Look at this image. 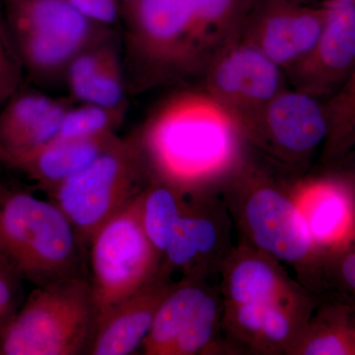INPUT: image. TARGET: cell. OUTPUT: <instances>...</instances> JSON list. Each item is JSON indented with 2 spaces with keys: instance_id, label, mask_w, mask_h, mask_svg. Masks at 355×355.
<instances>
[{
  "instance_id": "d4e9b609",
  "label": "cell",
  "mask_w": 355,
  "mask_h": 355,
  "mask_svg": "<svg viewBox=\"0 0 355 355\" xmlns=\"http://www.w3.org/2000/svg\"><path fill=\"white\" fill-rule=\"evenodd\" d=\"M123 119V110L85 104L67 110L57 139H91L113 135Z\"/></svg>"
},
{
  "instance_id": "e0dca14e",
  "label": "cell",
  "mask_w": 355,
  "mask_h": 355,
  "mask_svg": "<svg viewBox=\"0 0 355 355\" xmlns=\"http://www.w3.org/2000/svg\"><path fill=\"white\" fill-rule=\"evenodd\" d=\"M175 284L173 275L160 266L157 275L118 306L97 329L88 355H128L140 350L161 303Z\"/></svg>"
},
{
  "instance_id": "ac0fdd59",
  "label": "cell",
  "mask_w": 355,
  "mask_h": 355,
  "mask_svg": "<svg viewBox=\"0 0 355 355\" xmlns=\"http://www.w3.org/2000/svg\"><path fill=\"white\" fill-rule=\"evenodd\" d=\"M67 110L40 93L17 91L0 110V162L6 165L57 139Z\"/></svg>"
},
{
  "instance_id": "83f0119b",
  "label": "cell",
  "mask_w": 355,
  "mask_h": 355,
  "mask_svg": "<svg viewBox=\"0 0 355 355\" xmlns=\"http://www.w3.org/2000/svg\"><path fill=\"white\" fill-rule=\"evenodd\" d=\"M78 12L101 25L114 23L118 17L116 0H67Z\"/></svg>"
},
{
  "instance_id": "7c38bea8",
  "label": "cell",
  "mask_w": 355,
  "mask_h": 355,
  "mask_svg": "<svg viewBox=\"0 0 355 355\" xmlns=\"http://www.w3.org/2000/svg\"><path fill=\"white\" fill-rule=\"evenodd\" d=\"M203 73L205 93L227 112L239 133L287 88L284 70L241 39L212 55Z\"/></svg>"
},
{
  "instance_id": "f546056e",
  "label": "cell",
  "mask_w": 355,
  "mask_h": 355,
  "mask_svg": "<svg viewBox=\"0 0 355 355\" xmlns=\"http://www.w3.org/2000/svg\"><path fill=\"white\" fill-rule=\"evenodd\" d=\"M292 3L303 6H320L326 2L340 1V2H355V0H289Z\"/></svg>"
},
{
  "instance_id": "603a6c76",
  "label": "cell",
  "mask_w": 355,
  "mask_h": 355,
  "mask_svg": "<svg viewBox=\"0 0 355 355\" xmlns=\"http://www.w3.org/2000/svg\"><path fill=\"white\" fill-rule=\"evenodd\" d=\"M186 188L167 180L154 178L144 191L141 222L154 249L163 259L171 242L178 219L184 209Z\"/></svg>"
},
{
  "instance_id": "484cf974",
  "label": "cell",
  "mask_w": 355,
  "mask_h": 355,
  "mask_svg": "<svg viewBox=\"0 0 355 355\" xmlns=\"http://www.w3.org/2000/svg\"><path fill=\"white\" fill-rule=\"evenodd\" d=\"M22 62L7 26L6 11L0 1V110L20 87Z\"/></svg>"
},
{
  "instance_id": "cb8c5ba5",
  "label": "cell",
  "mask_w": 355,
  "mask_h": 355,
  "mask_svg": "<svg viewBox=\"0 0 355 355\" xmlns=\"http://www.w3.org/2000/svg\"><path fill=\"white\" fill-rule=\"evenodd\" d=\"M323 104L329 130L320 160L330 171L355 149V67L342 87Z\"/></svg>"
},
{
  "instance_id": "7402d4cb",
  "label": "cell",
  "mask_w": 355,
  "mask_h": 355,
  "mask_svg": "<svg viewBox=\"0 0 355 355\" xmlns=\"http://www.w3.org/2000/svg\"><path fill=\"white\" fill-rule=\"evenodd\" d=\"M253 0H193V43L200 71L212 55L240 38Z\"/></svg>"
},
{
  "instance_id": "4dcf8cb0",
  "label": "cell",
  "mask_w": 355,
  "mask_h": 355,
  "mask_svg": "<svg viewBox=\"0 0 355 355\" xmlns=\"http://www.w3.org/2000/svg\"><path fill=\"white\" fill-rule=\"evenodd\" d=\"M128 2H132V1H135V0H127Z\"/></svg>"
},
{
  "instance_id": "6da1fadb",
  "label": "cell",
  "mask_w": 355,
  "mask_h": 355,
  "mask_svg": "<svg viewBox=\"0 0 355 355\" xmlns=\"http://www.w3.org/2000/svg\"><path fill=\"white\" fill-rule=\"evenodd\" d=\"M296 180L244 146L217 181L238 242L288 266L295 279L320 297L330 291L328 253L315 244L294 198Z\"/></svg>"
},
{
  "instance_id": "f1b7e54d",
  "label": "cell",
  "mask_w": 355,
  "mask_h": 355,
  "mask_svg": "<svg viewBox=\"0 0 355 355\" xmlns=\"http://www.w3.org/2000/svg\"><path fill=\"white\" fill-rule=\"evenodd\" d=\"M345 183L355 197V149L340 164L327 172Z\"/></svg>"
},
{
  "instance_id": "44dd1931",
  "label": "cell",
  "mask_w": 355,
  "mask_h": 355,
  "mask_svg": "<svg viewBox=\"0 0 355 355\" xmlns=\"http://www.w3.org/2000/svg\"><path fill=\"white\" fill-rule=\"evenodd\" d=\"M65 73L71 94L79 101L123 110L125 85L119 58L111 46L99 43L81 51Z\"/></svg>"
},
{
  "instance_id": "30bf717a",
  "label": "cell",
  "mask_w": 355,
  "mask_h": 355,
  "mask_svg": "<svg viewBox=\"0 0 355 355\" xmlns=\"http://www.w3.org/2000/svg\"><path fill=\"white\" fill-rule=\"evenodd\" d=\"M218 282L181 277L159 307L144 355H233L222 329Z\"/></svg>"
},
{
  "instance_id": "5b68a950",
  "label": "cell",
  "mask_w": 355,
  "mask_h": 355,
  "mask_svg": "<svg viewBox=\"0 0 355 355\" xmlns=\"http://www.w3.org/2000/svg\"><path fill=\"white\" fill-rule=\"evenodd\" d=\"M97 327L88 275L36 286L0 334V355H88Z\"/></svg>"
},
{
  "instance_id": "8fae6325",
  "label": "cell",
  "mask_w": 355,
  "mask_h": 355,
  "mask_svg": "<svg viewBox=\"0 0 355 355\" xmlns=\"http://www.w3.org/2000/svg\"><path fill=\"white\" fill-rule=\"evenodd\" d=\"M232 221L217 181L186 188V200L163 254L161 268L182 277L218 282L222 266L232 252Z\"/></svg>"
},
{
  "instance_id": "4316f807",
  "label": "cell",
  "mask_w": 355,
  "mask_h": 355,
  "mask_svg": "<svg viewBox=\"0 0 355 355\" xmlns=\"http://www.w3.org/2000/svg\"><path fill=\"white\" fill-rule=\"evenodd\" d=\"M23 280L0 263V334L2 333L24 303Z\"/></svg>"
},
{
  "instance_id": "d6986e66",
  "label": "cell",
  "mask_w": 355,
  "mask_h": 355,
  "mask_svg": "<svg viewBox=\"0 0 355 355\" xmlns=\"http://www.w3.org/2000/svg\"><path fill=\"white\" fill-rule=\"evenodd\" d=\"M118 139L114 133L91 139H55L6 166L25 174L48 195L91 164Z\"/></svg>"
},
{
  "instance_id": "3957f363",
  "label": "cell",
  "mask_w": 355,
  "mask_h": 355,
  "mask_svg": "<svg viewBox=\"0 0 355 355\" xmlns=\"http://www.w3.org/2000/svg\"><path fill=\"white\" fill-rule=\"evenodd\" d=\"M139 139L154 178L184 188L216 182L244 148L233 119L207 93L171 100Z\"/></svg>"
},
{
  "instance_id": "9c48e42d",
  "label": "cell",
  "mask_w": 355,
  "mask_h": 355,
  "mask_svg": "<svg viewBox=\"0 0 355 355\" xmlns=\"http://www.w3.org/2000/svg\"><path fill=\"white\" fill-rule=\"evenodd\" d=\"M324 104L296 89H284L243 128V144L280 172L307 177L313 158L328 135Z\"/></svg>"
},
{
  "instance_id": "ffe728a7",
  "label": "cell",
  "mask_w": 355,
  "mask_h": 355,
  "mask_svg": "<svg viewBox=\"0 0 355 355\" xmlns=\"http://www.w3.org/2000/svg\"><path fill=\"white\" fill-rule=\"evenodd\" d=\"M289 355H355V298L336 291L322 294Z\"/></svg>"
},
{
  "instance_id": "7a4b0ae2",
  "label": "cell",
  "mask_w": 355,
  "mask_h": 355,
  "mask_svg": "<svg viewBox=\"0 0 355 355\" xmlns=\"http://www.w3.org/2000/svg\"><path fill=\"white\" fill-rule=\"evenodd\" d=\"M218 284L233 355H289L319 300L280 261L241 242L224 261Z\"/></svg>"
},
{
  "instance_id": "ba28073f",
  "label": "cell",
  "mask_w": 355,
  "mask_h": 355,
  "mask_svg": "<svg viewBox=\"0 0 355 355\" xmlns=\"http://www.w3.org/2000/svg\"><path fill=\"white\" fill-rule=\"evenodd\" d=\"M4 11L23 67L38 78L65 73L76 55L97 44L105 26L67 0H6Z\"/></svg>"
},
{
  "instance_id": "277c9868",
  "label": "cell",
  "mask_w": 355,
  "mask_h": 355,
  "mask_svg": "<svg viewBox=\"0 0 355 355\" xmlns=\"http://www.w3.org/2000/svg\"><path fill=\"white\" fill-rule=\"evenodd\" d=\"M86 247L51 200L0 182V263L23 282L44 286L88 275Z\"/></svg>"
},
{
  "instance_id": "2e32d148",
  "label": "cell",
  "mask_w": 355,
  "mask_h": 355,
  "mask_svg": "<svg viewBox=\"0 0 355 355\" xmlns=\"http://www.w3.org/2000/svg\"><path fill=\"white\" fill-rule=\"evenodd\" d=\"M294 198L315 244L329 252L355 234V197L343 182L326 173L294 184Z\"/></svg>"
},
{
  "instance_id": "5bb4252c",
  "label": "cell",
  "mask_w": 355,
  "mask_h": 355,
  "mask_svg": "<svg viewBox=\"0 0 355 355\" xmlns=\"http://www.w3.org/2000/svg\"><path fill=\"white\" fill-rule=\"evenodd\" d=\"M326 18L323 6H298L289 0H253L239 39L253 44L286 70L314 46Z\"/></svg>"
},
{
  "instance_id": "52a82bcc",
  "label": "cell",
  "mask_w": 355,
  "mask_h": 355,
  "mask_svg": "<svg viewBox=\"0 0 355 355\" xmlns=\"http://www.w3.org/2000/svg\"><path fill=\"white\" fill-rule=\"evenodd\" d=\"M144 193L107 222L89 245L97 329L118 306L157 275L162 263L142 226Z\"/></svg>"
},
{
  "instance_id": "9a60e30c",
  "label": "cell",
  "mask_w": 355,
  "mask_h": 355,
  "mask_svg": "<svg viewBox=\"0 0 355 355\" xmlns=\"http://www.w3.org/2000/svg\"><path fill=\"white\" fill-rule=\"evenodd\" d=\"M326 23L309 53L284 70L292 88L329 99L349 78L355 67V2L322 4Z\"/></svg>"
},
{
  "instance_id": "8992f818",
  "label": "cell",
  "mask_w": 355,
  "mask_h": 355,
  "mask_svg": "<svg viewBox=\"0 0 355 355\" xmlns=\"http://www.w3.org/2000/svg\"><path fill=\"white\" fill-rule=\"evenodd\" d=\"M154 180L139 137L118 139L87 167L48 193L88 250L96 233Z\"/></svg>"
},
{
  "instance_id": "4fadbf2b",
  "label": "cell",
  "mask_w": 355,
  "mask_h": 355,
  "mask_svg": "<svg viewBox=\"0 0 355 355\" xmlns=\"http://www.w3.org/2000/svg\"><path fill=\"white\" fill-rule=\"evenodd\" d=\"M130 9V44L142 69L155 77L200 72L193 43V0H135Z\"/></svg>"
}]
</instances>
